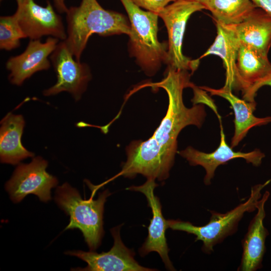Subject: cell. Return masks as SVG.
<instances>
[{
    "label": "cell",
    "instance_id": "obj_4",
    "mask_svg": "<svg viewBox=\"0 0 271 271\" xmlns=\"http://www.w3.org/2000/svg\"><path fill=\"white\" fill-rule=\"evenodd\" d=\"M127 14L130 26V44L132 54L149 75L166 62L168 44L158 40L157 14L142 10L130 0H120Z\"/></svg>",
    "mask_w": 271,
    "mask_h": 271
},
{
    "label": "cell",
    "instance_id": "obj_21",
    "mask_svg": "<svg viewBox=\"0 0 271 271\" xmlns=\"http://www.w3.org/2000/svg\"><path fill=\"white\" fill-rule=\"evenodd\" d=\"M26 37L14 15L0 18V48L11 51L20 46V40Z\"/></svg>",
    "mask_w": 271,
    "mask_h": 271
},
{
    "label": "cell",
    "instance_id": "obj_17",
    "mask_svg": "<svg viewBox=\"0 0 271 271\" xmlns=\"http://www.w3.org/2000/svg\"><path fill=\"white\" fill-rule=\"evenodd\" d=\"M217 35L213 43L199 60L210 55L220 57L225 69L224 87L232 90L235 87V67L240 42L234 25H225L215 21Z\"/></svg>",
    "mask_w": 271,
    "mask_h": 271
},
{
    "label": "cell",
    "instance_id": "obj_8",
    "mask_svg": "<svg viewBox=\"0 0 271 271\" xmlns=\"http://www.w3.org/2000/svg\"><path fill=\"white\" fill-rule=\"evenodd\" d=\"M50 60L57 80L53 86L43 91V95L52 96L66 91L76 101L79 100L91 79L88 65L76 60L64 40L59 42L50 55Z\"/></svg>",
    "mask_w": 271,
    "mask_h": 271
},
{
    "label": "cell",
    "instance_id": "obj_15",
    "mask_svg": "<svg viewBox=\"0 0 271 271\" xmlns=\"http://www.w3.org/2000/svg\"><path fill=\"white\" fill-rule=\"evenodd\" d=\"M269 196V192L266 191L257 202V212L250 221L242 241L243 252L238 270L255 271L262 267L265 251V240L269 234L263 224L265 216L264 204Z\"/></svg>",
    "mask_w": 271,
    "mask_h": 271
},
{
    "label": "cell",
    "instance_id": "obj_20",
    "mask_svg": "<svg viewBox=\"0 0 271 271\" xmlns=\"http://www.w3.org/2000/svg\"><path fill=\"white\" fill-rule=\"evenodd\" d=\"M212 14L214 20L225 25H237L256 7L251 0H198Z\"/></svg>",
    "mask_w": 271,
    "mask_h": 271
},
{
    "label": "cell",
    "instance_id": "obj_10",
    "mask_svg": "<svg viewBox=\"0 0 271 271\" xmlns=\"http://www.w3.org/2000/svg\"><path fill=\"white\" fill-rule=\"evenodd\" d=\"M14 15L26 38L30 40H39L45 36L62 41L67 38L62 18L49 1L42 7L34 0H26Z\"/></svg>",
    "mask_w": 271,
    "mask_h": 271
},
{
    "label": "cell",
    "instance_id": "obj_28",
    "mask_svg": "<svg viewBox=\"0 0 271 271\" xmlns=\"http://www.w3.org/2000/svg\"><path fill=\"white\" fill-rule=\"evenodd\" d=\"M187 1H198V0H187Z\"/></svg>",
    "mask_w": 271,
    "mask_h": 271
},
{
    "label": "cell",
    "instance_id": "obj_25",
    "mask_svg": "<svg viewBox=\"0 0 271 271\" xmlns=\"http://www.w3.org/2000/svg\"><path fill=\"white\" fill-rule=\"evenodd\" d=\"M54 6L57 11L60 13H66L68 9L67 7L65 0H53Z\"/></svg>",
    "mask_w": 271,
    "mask_h": 271
},
{
    "label": "cell",
    "instance_id": "obj_18",
    "mask_svg": "<svg viewBox=\"0 0 271 271\" xmlns=\"http://www.w3.org/2000/svg\"><path fill=\"white\" fill-rule=\"evenodd\" d=\"M25 122L22 115L9 112L1 120L0 159L2 163L17 165L34 154L22 145L21 137Z\"/></svg>",
    "mask_w": 271,
    "mask_h": 271
},
{
    "label": "cell",
    "instance_id": "obj_11",
    "mask_svg": "<svg viewBox=\"0 0 271 271\" xmlns=\"http://www.w3.org/2000/svg\"><path fill=\"white\" fill-rule=\"evenodd\" d=\"M270 74L271 63L267 55L240 43L236 63L235 88L242 91L243 99L255 102L257 91Z\"/></svg>",
    "mask_w": 271,
    "mask_h": 271
},
{
    "label": "cell",
    "instance_id": "obj_1",
    "mask_svg": "<svg viewBox=\"0 0 271 271\" xmlns=\"http://www.w3.org/2000/svg\"><path fill=\"white\" fill-rule=\"evenodd\" d=\"M190 74L187 70L168 68L161 81L144 84L154 90L164 89L168 96V107L165 117L153 134L147 140L132 141L126 148V161L117 176L133 178L141 174L147 180L164 181L169 176L177 152V138L189 125L200 128L206 115L203 104L187 107L183 102V92L190 87Z\"/></svg>",
    "mask_w": 271,
    "mask_h": 271
},
{
    "label": "cell",
    "instance_id": "obj_24",
    "mask_svg": "<svg viewBox=\"0 0 271 271\" xmlns=\"http://www.w3.org/2000/svg\"><path fill=\"white\" fill-rule=\"evenodd\" d=\"M256 8L264 11L271 16V0H251Z\"/></svg>",
    "mask_w": 271,
    "mask_h": 271
},
{
    "label": "cell",
    "instance_id": "obj_26",
    "mask_svg": "<svg viewBox=\"0 0 271 271\" xmlns=\"http://www.w3.org/2000/svg\"><path fill=\"white\" fill-rule=\"evenodd\" d=\"M264 85H269L271 86V74L262 82V86Z\"/></svg>",
    "mask_w": 271,
    "mask_h": 271
},
{
    "label": "cell",
    "instance_id": "obj_3",
    "mask_svg": "<svg viewBox=\"0 0 271 271\" xmlns=\"http://www.w3.org/2000/svg\"><path fill=\"white\" fill-rule=\"evenodd\" d=\"M110 195L107 189L100 193L95 200L92 195L88 200L83 199L79 191L68 183L58 186L56 190V203L70 216L65 230L79 229L90 250L95 251L101 244L104 235V204Z\"/></svg>",
    "mask_w": 271,
    "mask_h": 271
},
{
    "label": "cell",
    "instance_id": "obj_2",
    "mask_svg": "<svg viewBox=\"0 0 271 271\" xmlns=\"http://www.w3.org/2000/svg\"><path fill=\"white\" fill-rule=\"evenodd\" d=\"M66 14L67 38L64 41L78 61H80L92 34H130V23L126 18L122 14L103 9L96 0H81L79 6L69 8Z\"/></svg>",
    "mask_w": 271,
    "mask_h": 271
},
{
    "label": "cell",
    "instance_id": "obj_12",
    "mask_svg": "<svg viewBox=\"0 0 271 271\" xmlns=\"http://www.w3.org/2000/svg\"><path fill=\"white\" fill-rule=\"evenodd\" d=\"M158 185L155 181L147 180L142 185L132 186L126 189L144 194L147 200L148 205L152 212L153 217L148 227V236L139 252L142 257L151 252H157L161 257L166 268L170 270H175L168 255L169 248L165 236L166 230L169 228L167 220L163 215L160 199L154 194L155 189Z\"/></svg>",
    "mask_w": 271,
    "mask_h": 271
},
{
    "label": "cell",
    "instance_id": "obj_5",
    "mask_svg": "<svg viewBox=\"0 0 271 271\" xmlns=\"http://www.w3.org/2000/svg\"><path fill=\"white\" fill-rule=\"evenodd\" d=\"M269 181L252 187L246 201L225 213L210 211L211 214L210 220L204 226H195L189 222L179 219H170L167 220L168 227L173 230L183 231L194 235L196 241H202L203 251L210 253L216 244L236 231L238 223L245 212H251L256 209L257 202L261 197V191Z\"/></svg>",
    "mask_w": 271,
    "mask_h": 271
},
{
    "label": "cell",
    "instance_id": "obj_19",
    "mask_svg": "<svg viewBox=\"0 0 271 271\" xmlns=\"http://www.w3.org/2000/svg\"><path fill=\"white\" fill-rule=\"evenodd\" d=\"M234 25L241 44L267 55L271 45V16L256 8L244 21Z\"/></svg>",
    "mask_w": 271,
    "mask_h": 271
},
{
    "label": "cell",
    "instance_id": "obj_14",
    "mask_svg": "<svg viewBox=\"0 0 271 271\" xmlns=\"http://www.w3.org/2000/svg\"><path fill=\"white\" fill-rule=\"evenodd\" d=\"M220 142L218 147L210 153H206L188 147L179 152V154L186 159L191 166L200 165L206 171L204 182L206 185L211 183L216 168L221 165L236 158L244 159L247 163L258 166L261 163L264 154L258 149L248 153L235 152L229 147L225 140V136L222 124H220Z\"/></svg>",
    "mask_w": 271,
    "mask_h": 271
},
{
    "label": "cell",
    "instance_id": "obj_7",
    "mask_svg": "<svg viewBox=\"0 0 271 271\" xmlns=\"http://www.w3.org/2000/svg\"><path fill=\"white\" fill-rule=\"evenodd\" d=\"M47 161L34 158L29 164H20L5 188L14 203L21 202L29 194H34L43 202L51 199V190L58 184L57 179L46 171Z\"/></svg>",
    "mask_w": 271,
    "mask_h": 271
},
{
    "label": "cell",
    "instance_id": "obj_22",
    "mask_svg": "<svg viewBox=\"0 0 271 271\" xmlns=\"http://www.w3.org/2000/svg\"><path fill=\"white\" fill-rule=\"evenodd\" d=\"M140 8L158 14L171 2L176 0H130Z\"/></svg>",
    "mask_w": 271,
    "mask_h": 271
},
{
    "label": "cell",
    "instance_id": "obj_9",
    "mask_svg": "<svg viewBox=\"0 0 271 271\" xmlns=\"http://www.w3.org/2000/svg\"><path fill=\"white\" fill-rule=\"evenodd\" d=\"M122 225L110 229L114 243L107 252L98 253L95 251L73 250L65 253L76 256L87 263L84 268H72L81 271H153L157 269L140 265L134 259V252L127 248L121 240L120 230Z\"/></svg>",
    "mask_w": 271,
    "mask_h": 271
},
{
    "label": "cell",
    "instance_id": "obj_6",
    "mask_svg": "<svg viewBox=\"0 0 271 271\" xmlns=\"http://www.w3.org/2000/svg\"><path fill=\"white\" fill-rule=\"evenodd\" d=\"M206 9L198 1L176 0L167 5L158 15L162 18L168 34V49L166 62L169 67L181 70L195 71L200 60H191L182 52L183 40L187 22L195 12Z\"/></svg>",
    "mask_w": 271,
    "mask_h": 271
},
{
    "label": "cell",
    "instance_id": "obj_16",
    "mask_svg": "<svg viewBox=\"0 0 271 271\" xmlns=\"http://www.w3.org/2000/svg\"><path fill=\"white\" fill-rule=\"evenodd\" d=\"M200 87L209 92L211 95H217L224 98L232 106L235 115V130L230 145L232 148L238 145L250 128L271 122V116L259 118L254 116L253 113L256 108L255 101L248 102L241 99L234 95L230 89L224 86L219 89H214L207 86Z\"/></svg>",
    "mask_w": 271,
    "mask_h": 271
},
{
    "label": "cell",
    "instance_id": "obj_13",
    "mask_svg": "<svg viewBox=\"0 0 271 271\" xmlns=\"http://www.w3.org/2000/svg\"><path fill=\"white\" fill-rule=\"evenodd\" d=\"M59 40L50 37L45 42L31 40L25 50L21 54L11 57L6 62V68L10 72V82L18 86L34 73L47 70L51 66L48 57L56 49Z\"/></svg>",
    "mask_w": 271,
    "mask_h": 271
},
{
    "label": "cell",
    "instance_id": "obj_23",
    "mask_svg": "<svg viewBox=\"0 0 271 271\" xmlns=\"http://www.w3.org/2000/svg\"><path fill=\"white\" fill-rule=\"evenodd\" d=\"M190 87L193 89L194 92V97L192 100L193 105L200 103L206 104L210 106L216 114H217L219 119L220 118V116L218 114L215 104L212 99L206 93V91L200 87L196 86L193 83L192 84Z\"/></svg>",
    "mask_w": 271,
    "mask_h": 271
},
{
    "label": "cell",
    "instance_id": "obj_27",
    "mask_svg": "<svg viewBox=\"0 0 271 271\" xmlns=\"http://www.w3.org/2000/svg\"><path fill=\"white\" fill-rule=\"evenodd\" d=\"M17 3V5H18V6H20L21 5H22L26 0H16Z\"/></svg>",
    "mask_w": 271,
    "mask_h": 271
}]
</instances>
